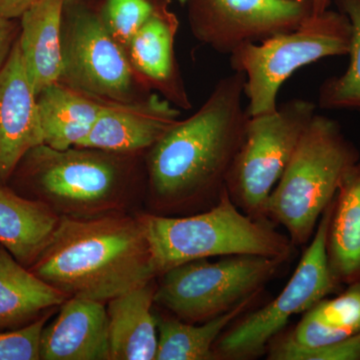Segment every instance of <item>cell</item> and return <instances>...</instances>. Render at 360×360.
Instances as JSON below:
<instances>
[{
	"label": "cell",
	"mask_w": 360,
	"mask_h": 360,
	"mask_svg": "<svg viewBox=\"0 0 360 360\" xmlns=\"http://www.w3.org/2000/svg\"><path fill=\"white\" fill-rule=\"evenodd\" d=\"M70 0H39L21 15L18 39L26 75L35 94L60 79L63 11Z\"/></svg>",
	"instance_id": "cell-16"
},
{
	"label": "cell",
	"mask_w": 360,
	"mask_h": 360,
	"mask_svg": "<svg viewBox=\"0 0 360 360\" xmlns=\"http://www.w3.org/2000/svg\"><path fill=\"white\" fill-rule=\"evenodd\" d=\"M316 104L293 98L267 115L250 116L226 180L229 198L251 219L269 220L267 201L297 148Z\"/></svg>",
	"instance_id": "cell-8"
},
{
	"label": "cell",
	"mask_w": 360,
	"mask_h": 360,
	"mask_svg": "<svg viewBox=\"0 0 360 360\" xmlns=\"http://www.w3.org/2000/svg\"><path fill=\"white\" fill-rule=\"evenodd\" d=\"M15 28L11 20L2 18L0 15V68L8 58L9 54L13 51V47L15 41Z\"/></svg>",
	"instance_id": "cell-28"
},
{
	"label": "cell",
	"mask_w": 360,
	"mask_h": 360,
	"mask_svg": "<svg viewBox=\"0 0 360 360\" xmlns=\"http://www.w3.org/2000/svg\"><path fill=\"white\" fill-rule=\"evenodd\" d=\"M30 270L68 297L110 302L156 277L141 220L60 215Z\"/></svg>",
	"instance_id": "cell-2"
},
{
	"label": "cell",
	"mask_w": 360,
	"mask_h": 360,
	"mask_svg": "<svg viewBox=\"0 0 360 360\" xmlns=\"http://www.w3.org/2000/svg\"><path fill=\"white\" fill-rule=\"evenodd\" d=\"M169 0H106L99 14L104 25L123 49L155 14L168 8Z\"/></svg>",
	"instance_id": "cell-25"
},
{
	"label": "cell",
	"mask_w": 360,
	"mask_h": 360,
	"mask_svg": "<svg viewBox=\"0 0 360 360\" xmlns=\"http://www.w3.org/2000/svg\"><path fill=\"white\" fill-rule=\"evenodd\" d=\"M68 298L0 245V328L26 323L44 310L63 305Z\"/></svg>",
	"instance_id": "cell-22"
},
{
	"label": "cell",
	"mask_w": 360,
	"mask_h": 360,
	"mask_svg": "<svg viewBox=\"0 0 360 360\" xmlns=\"http://www.w3.org/2000/svg\"><path fill=\"white\" fill-rule=\"evenodd\" d=\"M258 296H252L231 311L200 326L177 317H160L158 321V352L155 360H214V345L224 329L245 314Z\"/></svg>",
	"instance_id": "cell-23"
},
{
	"label": "cell",
	"mask_w": 360,
	"mask_h": 360,
	"mask_svg": "<svg viewBox=\"0 0 360 360\" xmlns=\"http://www.w3.org/2000/svg\"><path fill=\"white\" fill-rule=\"evenodd\" d=\"M245 84L236 71L221 78L200 110L148 149L149 188L158 208L205 212L219 202L250 120Z\"/></svg>",
	"instance_id": "cell-1"
},
{
	"label": "cell",
	"mask_w": 360,
	"mask_h": 360,
	"mask_svg": "<svg viewBox=\"0 0 360 360\" xmlns=\"http://www.w3.org/2000/svg\"><path fill=\"white\" fill-rule=\"evenodd\" d=\"M360 333V281L348 284L335 297L310 307L295 328L274 340L296 347L314 348Z\"/></svg>",
	"instance_id": "cell-21"
},
{
	"label": "cell",
	"mask_w": 360,
	"mask_h": 360,
	"mask_svg": "<svg viewBox=\"0 0 360 360\" xmlns=\"http://www.w3.org/2000/svg\"><path fill=\"white\" fill-rule=\"evenodd\" d=\"M359 160V149L340 123L316 113L270 194L267 219L283 226L295 248L307 245L343 176Z\"/></svg>",
	"instance_id": "cell-4"
},
{
	"label": "cell",
	"mask_w": 360,
	"mask_h": 360,
	"mask_svg": "<svg viewBox=\"0 0 360 360\" xmlns=\"http://www.w3.org/2000/svg\"><path fill=\"white\" fill-rule=\"evenodd\" d=\"M103 103L91 131L78 148L134 155L155 146L180 115L176 106L153 92L135 101Z\"/></svg>",
	"instance_id": "cell-12"
},
{
	"label": "cell",
	"mask_w": 360,
	"mask_h": 360,
	"mask_svg": "<svg viewBox=\"0 0 360 360\" xmlns=\"http://www.w3.org/2000/svg\"><path fill=\"white\" fill-rule=\"evenodd\" d=\"M59 82L96 98L131 101L150 94L99 14L78 11L61 32Z\"/></svg>",
	"instance_id": "cell-10"
},
{
	"label": "cell",
	"mask_w": 360,
	"mask_h": 360,
	"mask_svg": "<svg viewBox=\"0 0 360 360\" xmlns=\"http://www.w3.org/2000/svg\"><path fill=\"white\" fill-rule=\"evenodd\" d=\"M156 286L153 281L108 302L110 360H155L158 321L153 314Z\"/></svg>",
	"instance_id": "cell-17"
},
{
	"label": "cell",
	"mask_w": 360,
	"mask_h": 360,
	"mask_svg": "<svg viewBox=\"0 0 360 360\" xmlns=\"http://www.w3.org/2000/svg\"><path fill=\"white\" fill-rule=\"evenodd\" d=\"M44 144L65 150L89 136L103 108V99L56 82L37 96Z\"/></svg>",
	"instance_id": "cell-20"
},
{
	"label": "cell",
	"mask_w": 360,
	"mask_h": 360,
	"mask_svg": "<svg viewBox=\"0 0 360 360\" xmlns=\"http://www.w3.org/2000/svg\"><path fill=\"white\" fill-rule=\"evenodd\" d=\"M350 41L347 16L329 8L311 14L295 30L239 46L229 63L232 70L245 75L248 115L276 111L279 90L291 75L321 59L348 56Z\"/></svg>",
	"instance_id": "cell-5"
},
{
	"label": "cell",
	"mask_w": 360,
	"mask_h": 360,
	"mask_svg": "<svg viewBox=\"0 0 360 360\" xmlns=\"http://www.w3.org/2000/svg\"><path fill=\"white\" fill-rule=\"evenodd\" d=\"M39 0H0V15L7 20L21 18Z\"/></svg>",
	"instance_id": "cell-29"
},
{
	"label": "cell",
	"mask_w": 360,
	"mask_h": 360,
	"mask_svg": "<svg viewBox=\"0 0 360 360\" xmlns=\"http://www.w3.org/2000/svg\"><path fill=\"white\" fill-rule=\"evenodd\" d=\"M177 30L176 15L169 9H165L144 23L125 51L146 89L158 90L177 108L191 110V103L175 58Z\"/></svg>",
	"instance_id": "cell-14"
},
{
	"label": "cell",
	"mask_w": 360,
	"mask_h": 360,
	"mask_svg": "<svg viewBox=\"0 0 360 360\" xmlns=\"http://www.w3.org/2000/svg\"><path fill=\"white\" fill-rule=\"evenodd\" d=\"M269 360H360V333L314 348H302L274 340L266 352Z\"/></svg>",
	"instance_id": "cell-26"
},
{
	"label": "cell",
	"mask_w": 360,
	"mask_h": 360,
	"mask_svg": "<svg viewBox=\"0 0 360 360\" xmlns=\"http://www.w3.org/2000/svg\"><path fill=\"white\" fill-rule=\"evenodd\" d=\"M352 26L350 60L340 75L328 78L319 91L317 105L324 110H354L360 112V0H333Z\"/></svg>",
	"instance_id": "cell-24"
},
{
	"label": "cell",
	"mask_w": 360,
	"mask_h": 360,
	"mask_svg": "<svg viewBox=\"0 0 360 360\" xmlns=\"http://www.w3.org/2000/svg\"><path fill=\"white\" fill-rule=\"evenodd\" d=\"M284 262L250 255L193 260L161 276L155 302L181 321L205 322L259 295Z\"/></svg>",
	"instance_id": "cell-7"
},
{
	"label": "cell",
	"mask_w": 360,
	"mask_h": 360,
	"mask_svg": "<svg viewBox=\"0 0 360 360\" xmlns=\"http://www.w3.org/2000/svg\"><path fill=\"white\" fill-rule=\"evenodd\" d=\"M60 215L39 200L23 198L0 186V245L30 267L58 227Z\"/></svg>",
	"instance_id": "cell-18"
},
{
	"label": "cell",
	"mask_w": 360,
	"mask_h": 360,
	"mask_svg": "<svg viewBox=\"0 0 360 360\" xmlns=\"http://www.w3.org/2000/svg\"><path fill=\"white\" fill-rule=\"evenodd\" d=\"M311 8L312 14H319L328 11L333 0H304Z\"/></svg>",
	"instance_id": "cell-30"
},
{
	"label": "cell",
	"mask_w": 360,
	"mask_h": 360,
	"mask_svg": "<svg viewBox=\"0 0 360 360\" xmlns=\"http://www.w3.org/2000/svg\"><path fill=\"white\" fill-rule=\"evenodd\" d=\"M42 143L37 94L16 40L0 68V186H6L25 156Z\"/></svg>",
	"instance_id": "cell-13"
},
{
	"label": "cell",
	"mask_w": 360,
	"mask_h": 360,
	"mask_svg": "<svg viewBox=\"0 0 360 360\" xmlns=\"http://www.w3.org/2000/svg\"><path fill=\"white\" fill-rule=\"evenodd\" d=\"M194 37L213 51L231 54L295 30L311 15L304 0H186Z\"/></svg>",
	"instance_id": "cell-11"
},
{
	"label": "cell",
	"mask_w": 360,
	"mask_h": 360,
	"mask_svg": "<svg viewBox=\"0 0 360 360\" xmlns=\"http://www.w3.org/2000/svg\"><path fill=\"white\" fill-rule=\"evenodd\" d=\"M156 276L201 259L250 255L290 260L295 246L269 220L251 219L232 202L225 188L219 202L186 217L141 214Z\"/></svg>",
	"instance_id": "cell-3"
},
{
	"label": "cell",
	"mask_w": 360,
	"mask_h": 360,
	"mask_svg": "<svg viewBox=\"0 0 360 360\" xmlns=\"http://www.w3.org/2000/svg\"><path fill=\"white\" fill-rule=\"evenodd\" d=\"M177 1H179L180 4H186V0H177Z\"/></svg>",
	"instance_id": "cell-31"
},
{
	"label": "cell",
	"mask_w": 360,
	"mask_h": 360,
	"mask_svg": "<svg viewBox=\"0 0 360 360\" xmlns=\"http://www.w3.org/2000/svg\"><path fill=\"white\" fill-rule=\"evenodd\" d=\"M333 210V200L322 213L311 243L283 290L222 333L214 345L217 359L248 360L266 354L270 342L283 333L293 315L304 314L319 300L343 290L331 274L326 255Z\"/></svg>",
	"instance_id": "cell-9"
},
{
	"label": "cell",
	"mask_w": 360,
	"mask_h": 360,
	"mask_svg": "<svg viewBox=\"0 0 360 360\" xmlns=\"http://www.w3.org/2000/svg\"><path fill=\"white\" fill-rule=\"evenodd\" d=\"M40 359L110 360L104 302L68 298L56 321L42 330Z\"/></svg>",
	"instance_id": "cell-15"
},
{
	"label": "cell",
	"mask_w": 360,
	"mask_h": 360,
	"mask_svg": "<svg viewBox=\"0 0 360 360\" xmlns=\"http://www.w3.org/2000/svg\"><path fill=\"white\" fill-rule=\"evenodd\" d=\"M46 317L9 333H0V360L40 359V338Z\"/></svg>",
	"instance_id": "cell-27"
},
{
	"label": "cell",
	"mask_w": 360,
	"mask_h": 360,
	"mask_svg": "<svg viewBox=\"0 0 360 360\" xmlns=\"http://www.w3.org/2000/svg\"><path fill=\"white\" fill-rule=\"evenodd\" d=\"M326 255L336 283L360 281V160L343 176L333 200Z\"/></svg>",
	"instance_id": "cell-19"
},
{
	"label": "cell",
	"mask_w": 360,
	"mask_h": 360,
	"mask_svg": "<svg viewBox=\"0 0 360 360\" xmlns=\"http://www.w3.org/2000/svg\"><path fill=\"white\" fill-rule=\"evenodd\" d=\"M127 156L78 146L58 150L42 143L18 167L37 200L59 215L92 217L120 205L129 181Z\"/></svg>",
	"instance_id": "cell-6"
}]
</instances>
